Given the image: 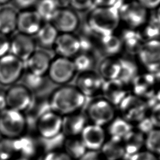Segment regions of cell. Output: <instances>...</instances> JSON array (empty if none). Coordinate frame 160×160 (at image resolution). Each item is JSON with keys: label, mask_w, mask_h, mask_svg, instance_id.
Here are the masks:
<instances>
[{"label": "cell", "mask_w": 160, "mask_h": 160, "mask_svg": "<svg viewBox=\"0 0 160 160\" xmlns=\"http://www.w3.org/2000/svg\"><path fill=\"white\" fill-rule=\"evenodd\" d=\"M117 9L121 22L132 29L141 28L149 16V11L137 0H123Z\"/></svg>", "instance_id": "4"}, {"label": "cell", "mask_w": 160, "mask_h": 160, "mask_svg": "<svg viewBox=\"0 0 160 160\" xmlns=\"http://www.w3.org/2000/svg\"><path fill=\"white\" fill-rule=\"evenodd\" d=\"M87 99L74 85L68 84L56 88L48 102L51 111L64 117L83 111Z\"/></svg>", "instance_id": "1"}, {"label": "cell", "mask_w": 160, "mask_h": 160, "mask_svg": "<svg viewBox=\"0 0 160 160\" xmlns=\"http://www.w3.org/2000/svg\"><path fill=\"white\" fill-rule=\"evenodd\" d=\"M59 8V0H38L35 11L44 22H50Z\"/></svg>", "instance_id": "31"}, {"label": "cell", "mask_w": 160, "mask_h": 160, "mask_svg": "<svg viewBox=\"0 0 160 160\" xmlns=\"http://www.w3.org/2000/svg\"><path fill=\"white\" fill-rule=\"evenodd\" d=\"M42 160H74L63 149H54L47 152Z\"/></svg>", "instance_id": "38"}, {"label": "cell", "mask_w": 160, "mask_h": 160, "mask_svg": "<svg viewBox=\"0 0 160 160\" xmlns=\"http://www.w3.org/2000/svg\"><path fill=\"white\" fill-rule=\"evenodd\" d=\"M76 74L72 59L57 56L52 59L47 75L52 82L62 86L68 84Z\"/></svg>", "instance_id": "7"}, {"label": "cell", "mask_w": 160, "mask_h": 160, "mask_svg": "<svg viewBox=\"0 0 160 160\" xmlns=\"http://www.w3.org/2000/svg\"><path fill=\"white\" fill-rule=\"evenodd\" d=\"M145 71L155 73L160 69V40L144 41L136 54Z\"/></svg>", "instance_id": "10"}, {"label": "cell", "mask_w": 160, "mask_h": 160, "mask_svg": "<svg viewBox=\"0 0 160 160\" xmlns=\"http://www.w3.org/2000/svg\"><path fill=\"white\" fill-rule=\"evenodd\" d=\"M43 22L35 10H24L18 13L17 29L20 33L30 36L36 35Z\"/></svg>", "instance_id": "19"}, {"label": "cell", "mask_w": 160, "mask_h": 160, "mask_svg": "<svg viewBox=\"0 0 160 160\" xmlns=\"http://www.w3.org/2000/svg\"><path fill=\"white\" fill-rule=\"evenodd\" d=\"M62 149L74 160H78L88 151L80 136L64 138Z\"/></svg>", "instance_id": "32"}, {"label": "cell", "mask_w": 160, "mask_h": 160, "mask_svg": "<svg viewBox=\"0 0 160 160\" xmlns=\"http://www.w3.org/2000/svg\"><path fill=\"white\" fill-rule=\"evenodd\" d=\"M129 93V86L119 79H114L104 81L101 95L102 98L117 108Z\"/></svg>", "instance_id": "18"}, {"label": "cell", "mask_w": 160, "mask_h": 160, "mask_svg": "<svg viewBox=\"0 0 160 160\" xmlns=\"http://www.w3.org/2000/svg\"><path fill=\"white\" fill-rule=\"evenodd\" d=\"M24 75L23 84L31 92L41 90L46 84L44 76L36 75L29 71Z\"/></svg>", "instance_id": "36"}, {"label": "cell", "mask_w": 160, "mask_h": 160, "mask_svg": "<svg viewBox=\"0 0 160 160\" xmlns=\"http://www.w3.org/2000/svg\"><path fill=\"white\" fill-rule=\"evenodd\" d=\"M1 9H2V7H1V5H0V11L1 10Z\"/></svg>", "instance_id": "52"}, {"label": "cell", "mask_w": 160, "mask_h": 160, "mask_svg": "<svg viewBox=\"0 0 160 160\" xmlns=\"http://www.w3.org/2000/svg\"><path fill=\"white\" fill-rule=\"evenodd\" d=\"M7 108L6 91L0 89V112Z\"/></svg>", "instance_id": "47"}, {"label": "cell", "mask_w": 160, "mask_h": 160, "mask_svg": "<svg viewBox=\"0 0 160 160\" xmlns=\"http://www.w3.org/2000/svg\"><path fill=\"white\" fill-rule=\"evenodd\" d=\"M59 34L51 22H43L36 34V40L44 48H52Z\"/></svg>", "instance_id": "30"}, {"label": "cell", "mask_w": 160, "mask_h": 160, "mask_svg": "<svg viewBox=\"0 0 160 160\" xmlns=\"http://www.w3.org/2000/svg\"><path fill=\"white\" fill-rule=\"evenodd\" d=\"M7 108L21 112L28 110L33 104L32 92L24 84H15L6 91Z\"/></svg>", "instance_id": "11"}, {"label": "cell", "mask_w": 160, "mask_h": 160, "mask_svg": "<svg viewBox=\"0 0 160 160\" xmlns=\"http://www.w3.org/2000/svg\"><path fill=\"white\" fill-rule=\"evenodd\" d=\"M89 123L105 128L117 116V108L102 97L91 99L84 111Z\"/></svg>", "instance_id": "3"}, {"label": "cell", "mask_w": 160, "mask_h": 160, "mask_svg": "<svg viewBox=\"0 0 160 160\" xmlns=\"http://www.w3.org/2000/svg\"><path fill=\"white\" fill-rule=\"evenodd\" d=\"M119 36L121 39L124 50L131 55L136 56L144 42L139 30L126 27L122 29Z\"/></svg>", "instance_id": "22"}, {"label": "cell", "mask_w": 160, "mask_h": 160, "mask_svg": "<svg viewBox=\"0 0 160 160\" xmlns=\"http://www.w3.org/2000/svg\"><path fill=\"white\" fill-rule=\"evenodd\" d=\"M133 127L146 136L154 128L148 115L138 122Z\"/></svg>", "instance_id": "39"}, {"label": "cell", "mask_w": 160, "mask_h": 160, "mask_svg": "<svg viewBox=\"0 0 160 160\" xmlns=\"http://www.w3.org/2000/svg\"><path fill=\"white\" fill-rule=\"evenodd\" d=\"M122 160H126V159H122Z\"/></svg>", "instance_id": "53"}, {"label": "cell", "mask_w": 160, "mask_h": 160, "mask_svg": "<svg viewBox=\"0 0 160 160\" xmlns=\"http://www.w3.org/2000/svg\"><path fill=\"white\" fill-rule=\"evenodd\" d=\"M139 30L144 41L160 39V23L154 14H149L146 22Z\"/></svg>", "instance_id": "33"}, {"label": "cell", "mask_w": 160, "mask_h": 160, "mask_svg": "<svg viewBox=\"0 0 160 160\" xmlns=\"http://www.w3.org/2000/svg\"><path fill=\"white\" fill-rule=\"evenodd\" d=\"M15 5L19 9L24 10L30 9L32 6H36L38 0H13Z\"/></svg>", "instance_id": "44"}, {"label": "cell", "mask_w": 160, "mask_h": 160, "mask_svg": "<svg viewBox=\"0 0 160 160\" xmlns=\"http://www.w3.org/2000/svg\"><path fill=\"white\" fill-rule=\"evenodd\" d=\"M154 15L157 19V20L159 21V22L160 23V6L155 9V12H154Z\"/></svg>", "instance_id": "48"}, {"label": "cell", "mask_w": 160, "mask_h": 160, "mask_svg": "<svg viewBox=\"0 0 160 160\" xmlns=\"http://www.w3.org/2000/svg\"><path fill=\"white\" fill-rule=\"evenodd\" d=\"M118 115L133 126L148 115L149 108L145 101L129 93L117 107Z\"/></svg>", "instance_id": "6"}, {"label": "cell", "mask_w": 160, "mask_h": 160, "mask_svg": "<svg viewBox=\"0 0 160 160\" xmlns=\"http://www.w3.org/2000/svg\"><path fill=\"white\" fill-rule=\"evenodd\" d=\"M121 70L120 57L105 56L99 63L97 72L104 81L118 79Z\"/></svg>", "instance_id": "23"}, {"label": "cell", "mask_w": 160, "mask_h": 160, "mask_svg": "<svg viewBox=\"0 0 160 160\" xmlns=\"http://www.w3.org/2000/svg\"><path fill=\"white\" fill-rule=\"evenodd\" d=\"M36 50V42L32 36L18 32L10 39L9 53L23 62H25Z\"/></svg>", "instance_id": "16"}, {"label": "cell", "mask_w": 160, "mask_h": 160, "mask_svg": "<svg viewBox=\"0 0 160 160\" xmlns=\"http://www.w3.org/2000/svg\"><path fill=\"white\" fill-rule=\"evenodd\" d=\"M89 123L84 111H78L63 117L62 135L64 138L80 136Z\"/></svg>", "instance_id": "20"}, {"label": "cell", "mask_w": 160, "mask_h": 160, "mask_svg": "<svg viewBox=\"0 0 160 160\" xmlns=\"http://www.w3.org/2000/svg\"><path fill=\"white\" fill-rule=\"evenodd\" d=\"M52 58L45 51L36 50L24 62L28 71L36 75L45 76L47 74Z\"/></svg>", "instance_id": "21"}, {"label": "cell", "mask_w": 160, "mask_h": 160, "mask_svg": "<svg viewBox=\"0 0 160 160\" xmlns=\"http://www.w3.org/2000/svg\"><path fill=\"white\" fill-rule=\"evenodd\" d=\"M72 60L77 73L93 71L95 59L92 53L79 52Z\"/></svg>", "instance_id": "34"}, {"label": "cell", "mask_w": 160, "mask_h": 160, "mask_svg": "<svg viewBox=\"0 0 160 160\" xmlns=\"http://www.w3.org/2000/svg\"><path fill=\"white\" fill-rule=\"evenodd\" d=\"M78 160H106L99 151H88Z\"/></svg>", "instance_id": "45"}, {"label": "cell", "mask_w": 160, "mask_h": 160, "mask_svg": "<svg viewBox=\"0 0 160 160\" xmlns=\"http://www.w3.org/2000/svg\"><path fill=\"white\" fill-rule=\"evenodd\" d=\"M121 70L118 77L120 81L129 86L130 84L140 72L139 65L129 58L120 57Z\"/></svg>", "instance_id": "27"}, {"label": "cell", "mask_w": 160, "mask_h": 160, "mask_svg": "<svg viewBox=\"0 0 160 160\" xmlns=\"http://www.w3.org/2000/svg\"><path fill=\"white\" fill-rule=\"evenodd\" d=\"M26 119L23 113L6 108L0 112V134L6 139H18L26 130Z\"/></svg>", "instance_id": "5"}, {"label": "cell", "mask_w": 160, "mask_h": 160, "mask_svg": "<svg viewBox=\"0 0 160 160\" xmlns=\"http://www.w3.org/2000/svg\"><path fill=\"white\" fill-rule=\"evenodd\" d=\"M52 48L58 56L72 59L80 51L79 38L73 33H59Z\"/></svg>", "instance_id": "17"}, {"label": "cell", "mask_w": 160, "mask_h": 160, "mask_svg": "<svg viewBox=\"0 0 160 160\" xmlns=\"http://www.w3.org/2000/svg\"><path fill=\"white\" fill-rule=\"evenodd\" d=\"M145 139L146 135L133 127L132 129L122 141L126 153V158L135 154L144 149Z\"/></svg>", "instance_id": "24"}, {"label": "cell", "mask_w": 160, "mask_h": 160, "mask_svg": "<svg viewBox=\"0 0 160 160\" xmlns=\"http://www.w3.org/2000/svg\"><path fill=\"white\" fill-rule=\"evenodd\" d=\"M158 84L154 73L139 72L130 84V93L145 101L155 90Z\"/></svg>", "instance_id": "14"}, {"label": "cell", "mask_w": 160, "mask_h": 160, "mask_svg": "<svg viewBox=\"0 0 160 160\" xmlns=\"http://www.w3.org/2000/svg\"><path fill=\"white\" fill-rule=\"evenodd\" d=\"M63 117L49 110L39 114L36 128L39 136L46 140H53L62 136Z\"/></svg>", "instance_id": "8"}, {"label": "cell", "mask_w": 160, "mask_h": 160, "mask_svg": "<svg viewBox=\"0 0 160 160\" xmlns=\"http://www.w3.org/2000/svg\"><path fill=\"white\" fill-rule=\"evenodd\" d=\"M18 12L12 8H2L0 11V32L8 36L17 29Z\"/></svg>", "instance_id": "29"}, {"label": "cell", "mask_w": 160, "mask_h": 160, "mask_svg": "<svg viewBox=\"0 0 160 160\" xmlns=\"http://www.w3.org/2000/svg\"><path fill=\"white\" fill-rule=\"evenodd\" d=\"M148 116L154 128H160V104L149 109Z\"/></svg>", "instance_id": "41"}, {"label": "cell", "mask_w": 160, "mask_h": 160, "mask_svg": "<svg viewBox=\"0 0 160 160\" xmlns=\"http://www.w3.org/2000/svg\"><path fill=\"white\" fill-rule=\"evenodd\" d=\"M159 40H160V39H159Z\"/></svg>", "instance_id": "55"}, {"label": "cell", "mask_w": 160, "mask_h": 160, "mask_svg": "<svg viewBox=\"0 0 160 160\" xmlns=\"http://www.w3.org/2000/svg\"><path fill=\"white\" fill-rule=\"evenodd\" d=\"M103 82V79L97 72L90 71L79 73L74 86L87 99H91L101 95Z\"/></svg>", "instance_id": "12"}, {"label": "cell", "mask_w": 160, "mask_h": 160, "mask_svg": "<svg viewBox=\"0 0 160 160\" xmlns=\"http://www.w3.org/2000/svg\"><path fill=\"white\" fill-rule=\"evenodd\" d=\"M154 74L156 79V81L158 82V84L159 85H160V69L157 72L154 73Z\"/></svg>", "instance_id": "49"}, {"label": "cell", "mask_w": 160, "mask_h": 160, "mask_svg": "<svg viewBox=\"0 0 160 160\" xmlns=\"http://www.w3.org/2000/svg\"><path fill=\"white\" fill-rule=\"evenodd\" d=\"M11 0H0V5H3L5 4H7L8 2H9Z\"/></svg>", "instance_id": "50"}, {"label": "cell", "mask_w": 160, "mask_h": 160, "mask_svg": "<svg viewBox=\"0 0 160 160\" xmlns=\"http://www.w3.org/2000/svg\"><path fill=\"white\" fill-rule=\"evenodd\" d=\"M149 11L155 10L160 6V0H137Z\"/></svg>", "instance_id": "46"}, {"label": "cell", "mask_w": 160, "mask_h": 160, "mask_svg": "<svg viewBox=\"0 0 160 160\" xmlns=\"http://www.w3.org/2000/svg\"><path fill=\"white\" fill-rule=\"evenodd\" d=\"M10 39L8 36L0 32V58L9 53Z\"/></svg>", "instance_id": "43"}, {"label": "cell", "mask_w": 160, "mask_h": 160, "mask_svg": "<svg viewBox=\"0 0 160 160\" xmlns=\"http://www.w3.org/2000/svg\"><path fill=\"white\" fill-rule=\"evenodd\" d=\"M132 128V124L118 115L105 127L108 138L119 141H122Z\"/></svg>", "instance_id": "26"}, {"label": "cell", "mask_w": 160, "mask_h": 160, "mask_svg": "<svg viewBox=\"0 0 160 160\" xmlns=\"http://www.w3.org/2000/svg\"><path fill=\"white\" fill-rule=\"evenodd\" d=\"M80 137L87 151H99L108 139L105 128L88 123Z\"/></svg>", "instance_id": "15"}, {"label": "cell", "mask_w": 160, "mask_h": 160, "mask_svg": "<svg viewBox=\"0 0 160 160\" xmlns=\"http://www.w3.org/2000/svg\"><path fill=\"white\" fill-rule=\"evenodd\" d=\"M126 160H160V158L146 149L125 158Z\"/></svg>", "instance_id": "40"}, {"label": "cell", "mask_w": 160, "mask_h": 160, "mask_svg": "<svg viewBox=\"0 0 160 160\" xmlns=\"http://www.w3.org/2000/svg\"><path fill=\"white\" fill-rule=\"evenodd\" d=\"M71 8L74 11L88 12L94 7L93 0H68Z\"/></svg>", "instance_id": "37"}, {"label": "cell", "mask_w": 160, "mask_h": 160, "mask_svg": "<svg viewBox=\"0 0 160 160\" xmlns=\"http://www.w3.org/2000/svg\"><path fill=\"white\" fill-rule=\"evenodd\" d=\"M99 151L106 160H122L126 158L122 141L108 138Z\"/></svg>", "instance_id": "28"}, {"label": "cell", "mask_w": 160, "mask_h": 160, "mask_svg": "<svg viewBox=\"0 0 160 160\" xmlns=\"http://www.w3.org/2000/svg\"><path fill=\"white\" fill-rule=\"evenodd\" d=\"M98 44L106 56L119 57L124 50L119 36L115 33L99 38Z\"/></svg>", "instance_id": "25"}, {"label": "cell", "mask_w": 160, "mask_h": 160, "mask_svg": "<svg viewBox=\"0 0 160 160\" xmlns=\"http://www.w3.org/2000/svg\"><path fill=\"white\" fill-rule=\"evenodd\" d=\"M14 160H29V159L26 157H19Z\"/></svg>", "instance_id": "51"}, {"label": "cell", "mask_w": 160, "mask_h": 160, "mask_svg": "<svg viewBox=\"0 0 160 160\" xmlns=\"http://www.w3.org/2000/svg\"><path fill=\"white\" fill-rule=\"evenodd\" d=\"M121 23L116 8L94 7L85 18V29L98 38L115 33Z\"/></svg>", "instance_id": "2"}, {"label": "cell", "mask_w": 160, "mask_h": 160, "mask_svg": "<svg viewBox=\"0 0 160 160\" xmlns=\"http://www.w3.org/2000/svg\"><path fill=\"white\" fill-rule=\"evenodd\" d=\"M25 69L24 62L10 53L0 58V84L5 86L15 84Z\"/></svg>", "instance_id": "9"}, {"label": "cell", "mask_w": 160, "mask_h": 160, "mask_svg": "<svg viewBox=\"0 0 160 160\" xmlns=\"http://www.w3.org/2000/svg\"><path fill=\"white\" fill-rule=\"evenodd\" d=\"M123 0H93L94 7L118 8Z\"/></svg>", "instance_id": "42"}, {"label": "cell", "mask_w": 160, "mask_h": 160, "mask_svg": "<svg viewBox=\"0 0 160 160\" xmlns=\"http://www.w3.org/2000/svg\"><path fill=\"white\" fill-rule=\"evenodd\" d=\"M59 33H73L80 24L77 12L68 7H61L50 22Z\"/></svg>", "instance_id": "13"}, {"label": "cell", "mask_w": 160, "mask_h": 160, "mask_svg": "<svg viewBox=\"0 0 160 160\" xmlns=\"http://www.w3.org/2000/svg\"><path fill=\"white\" fill-rule=\"evenodd\" d=\"M0 160H2V159H0Z\"/></svg>", "instance_id": "54"}, {"label": "cell", "mask_w": 160, "mask_h": 160, "mask_svg": "<svg viewBox=\"0 0 160 160\" xmlns=\"http://www.w3.org/2000/svg\"><path fill=\"white\" fill-rule=\"evenodd\" d=\"M144 149L160 158V128H154L146 136Z\"/></svg>", "instance_id": "35"}]
</instances>
